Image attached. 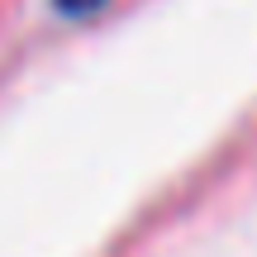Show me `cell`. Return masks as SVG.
<instances>
[{
    "label": "cell",
    "instance_id": "obj_1",
    "mask_svg": "<svg viewBox=\"0 0 257 257\" xmlns=\"http://www.w3.org/2000/svg\"><path fill=\"white\" fill-rule=\"evenodd\" d=\"M57 5H62L67 15H91V10H100L105 0H57Z\"/></svg>",
    "mask_w": 257,
    "mask_h": 257
}]
</instances>
